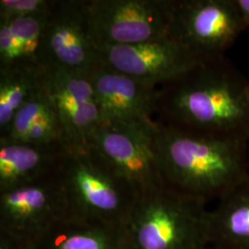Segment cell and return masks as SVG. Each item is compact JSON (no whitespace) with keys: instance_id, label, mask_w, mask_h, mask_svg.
<instances>
[{"instance_id":"1","label":"cell","mask_w":249,"mask_h":249,"mask_svg":"<svg viewBox=\"0 0 249 249\" xmlns=\"http://www.w3.org/2000/svg\"><path fill=\"white\" fill-rule=\"evenodd\" d=\"M165 187L204 204L249 178V141L195 131L157 120L152 136Z\"/></svg>"},{"instance_id":"2","label":"cell","mask_w":249,"mask_h":249,"mask_svg":"<svg viewBox=\"0 0 249 249\" xmlns=\"http://www.w3.org/2000/svg\"><path fill=\"white\" fill-rule=\"evenodd\" d=\"M157 120L249 141V80L226 56L203 60L157 88Z\"/></svg>"},{"instance_id":"3","label":"cell","mask_w":249,"mask_h":249,"mask_svg":"<svg viewBox=\"0 0 249 249\" xmlns=\"http://www.w3.org/2000/svg\"><path fill=\"white\" fill-rule=\"evenodd\" d=\"M125 249H208L207 205L162 186L139 196L122 226Z\"/></svg>"},{"instance_id":"4","label":"cell","mask_w":249,"mask_h":249,"mask_svg":"<svg viewBox=\"0 0 249 249\" xmlns=\"http://www.w3.org/2000/svg\"><path fill=\"white\" fill-rule=\"evenodd\" d=\"M69 217L123 226L139 196L90 148L66 150L55 170Z\"/></svg>"},{"instance_id":"5","label":"cell","mask_w":249,"mask_h":249,"mask_svg":"<svg viewBox=\"0 0 249 249\" xmlns=\"http://www.w3.org/2000/svg\"><path fill=\"white\" fill-rule=\"evenodd\" d=\"M174 0H85L96 46L137 45L170 36Z\"/></svg>"},{"instance_id":"6","label":"cell","mask_w":249,"mask_h":249,"mask_svg":"<svg viewBox=\"0 0 249 249\" xmlns=\"http://www.w3.org/2000/svg\"><path fill=\"white\" fill-rule=\"evenodd\" d=\"M245 30L235 0H174L170 36L201 61L225 56Z\"/></svg>"},{"instance_id":"7","label":"cell","mask_w":249,"mask_h":249,"mask_svg":"<svg viewBox=\"0 0 249 249\" xmlns=\"http://www.w3.org/2000/svg\"><path fill=\"white\" fill-rule=\"evenodd\" d=\"M69 218L65 191L55 172L24 186L0 192V229L10 237L36 244Z\"/></svg>"},{"instance_id":"8","label":"cell","mask_w":249,"mask_h":249,"mask_svg":"<svg viewBox=\"0 0 249 249\" xmlns=\"http://www.w3.org/2000/svg\"><path fill=\"white\" fill-rule=\"evenodd\" d=\"M43 71L66 70L89 75L99 66L85 0H53L39 57Z\"/></svg>"},{"instance_id":"9","label":"cell","mask_w":249,"mask_h":249,"mask_svg":"<svg viewBox=\"0 0 249 249\" xmlns=\"http://www.w3.org/2000/svg\"><path fill=\"white\" fill-rule=\"evenodd\" d=\"M154 129L103 123L88 147L123 178L139 196L164 186L153 149Z\"/></svg>"},{"instance_id":"10","label":"cell","mask_w":249,"mask_h":249,"mask_svg":"<svg viewBox=\"0 0 249 249\" xmlns=\"http://www.w3.org/2000/svg\"><path fill=\"white\" fill-rule=\"evenodd\" d=\"M99 65L151 87L178 80L201 62L173 37L137 45H100Z\"/></svg>"},{"instance_id":"11","label":"cell","mask_w":249,"mask_h":249,"mask_svg":"<svg viewBox=\"0 0 249 249\" xmlns=\"http://www.w3.org/2000/svg\"><path fill=\"white\" fill-rule=\"evenodd\" d=\"M43 87L58 118L65 149L88 148L103 124L89 75L66 70H45Z\"/></svg>"},{"instance_id":"12","label":"cell","mask_w":249,"mask_h":249,"mask_svg":"<svg viewBox=\"0 0 249 249\" xmlns=\"http://www.w3.org/2000/svg\"><path fill=\"white\" fill-rule=\"evenodd\" d=\"M103 123L154 129L157 88L99 65L89 74Z\"/></svg>"},{"instance_id":"13","label":"cell","mask_w":249,"mask_h":249,"mask_svg":"<svg viewBox=\"0 0 249 249\" xmlns=\"http://www.w3.org/2000/svg\"><path fill=\"white\" fill-rule=\"evenodd\" d=\"M65 151L61 144L36 145L0 138V192L53 175Z\"/></svg>"},{"instance_id":"14","label":"cell","mask_w":249,"mask_h":249,"mask_svg":"<svg viewBox=\"0 0 249 249\" xmlns=\"http://www.w3.org/2000/svg\"><path fill=\"white\" fill-rule=\"evenodd\" d=\"M217 202L210 211L211 247L249 249V178Z\"/></svg>"},{"instance_id":"15","label":"cell","mask_w":249,"mask_h":249,"mask_svg":"<svg viewBox=\"0 0 249 249\" xmlns=\"http://www.w3.org/2000/svg\"><path fill=\"white\" fill-rule=\"evenodd\" d=\"M35 249H125L121 226L67 218L34 244Z\"/></svg>"},{"instance_id":"16","label":"cell","mask_w":249,"mask_h":249,"mask_svg":"<svg viewBox=\"0 0 249 249\" xmlns=\"http://www.w3.org/2000/svg\"><path fill=\"white\" fill-rule=\"evenodd\" d=\"M48 12L0 20V70L20 66L41 68L39 57Z\"/></svg>"},{"instance_id":"17","label":"cell","mask_w":249,"mask_h":249,"mask_svg":"<svg viewBox=\"0 0 249 249\" xmlns=\"http://www.w3.org/2000/svg\"><path fill=\"white\" fill-rule=\"evenodd\" d=\"M0 138L36 145L64 146L61 126L44 87L18 109L7 133Z\"/></svg>"},{"instance_id":"18","label":"cell","mask_w":249,"mask_h":249,"mask_svg":"<svg viewBox=\"0 0 249 249\" xmlns=\"http://www.w3.org/2000/svg\"><path fill=\"white\" fill-rule=\"evenodd\" d=\"M43 88V70L20 66L0 70V137L7 133L18 109Z\"/></svg>"},{"instance_id":"19","label":"cell","mask_w":249,"mask_h":249,"mask_svg":"<svg viewBox=\"0 0 249 249\" xmlns=\"http://www.w3.org/2000/svg\"><path fill=\"white\" fill-rule=\"evenodd\" d=\"M53 0H1L0 20L43 15L49 11Z\"/></svg>"},{"instance_id":"20","label":"cell","mask_w":249,"mask_h":249,"mask_svg":"<svg viewBox=\"0 0 249 249\" xmlns=\"http://www.w3.org/2000/svg\"><path fill=\"white\" fill-rule=\"evenodd\" d=\"M0 249H35L34 244H28L21 241L16 240L9 235L0 234Z\"/></svg>"},{"instance_id":"21","label":"cell","mask_w":249,"mask_h":249,"mask_svg":"<svg viewBox=\"0 0 249 249\" xmlns=\"http://www.w3.org/2000/svg\"><path fill=\"white\" fill-rule=\"evenodd\" d=\"M246 29L249 28V0H235Z\"/></svg>"},{"instance_id":"22","label":"cell","mask_w":249,"mask_h":249,"mask_svg":"<svg viewBox=\"0 0 249 249\" xmlns=\"http://www.w3.org/2000/svg\"><path fill=\"white\" fill-rule=\"evenodd\" d=\"M214 249V248H213V247H210V248H209V249Z\"/></svg>"}]
</instances>
